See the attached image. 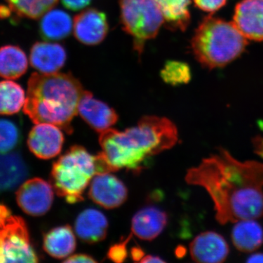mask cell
I'll return each mask as SVG.
<instances>
[{
    "label": "cell",
    "instance_id": "obj_1",
    "mask_svg": "<svg viewBox=\"0 0 263 263\" xmlns=\"http://www.w3.org/2000/svg\"><path fill=\"white\" fill-rule=\"evenodd\" d=\"M190 185L205 189L214 202L219 224L235 223L263 216V163L241 162L219 148L215 155L189 169L185 177Z\"/></svg>",
    "mask_w": 263,
    "mask_h": 263
},
{
    "label": "cell",
    "instance_id": "obj_2",
    "mask_svg": "<svg viewBox=\"0 0 263 263\" xmlns=\"http://www.w3.org/2000/svg\"><path fill=\"white\" fill-rule=\"evenodd\" d=\"M179 141L176 125L164 117L147 116L123 132L109 129L100 133L102 153L115 171L126 168L140 172L146 161L173 148Z\"/></svg>",
    "mask_w": 263,
    "mask_h": 263
},
{
    "label": "cell",
    "instance_id": "obj_3",
    "mask_svg": "<svg viewBox=\"0 0 263 263\" xmlns=\"http://www.w3.org/2000/svg\"><path fill=\"white\" fill-rule=\"evenodd\" d=\"M84 91L70 74L35 72L29 80L24 112L35 124H54L72 134L71 123Z\"/></svg>",
    "mask_w": 263,
    "mask_h": 263
},
{
    "label": "cell",
    "instance_id": "obj_4",
    "mask_svg": "<svg viewBox=\"0 0 263 263\" xmlns=\"http://www.w3.org/2000/svg\"><path fill=\"white\" fill-rule=\"evenodd\" d=\"M112 172L115 170L102 152L91 155L73 146L53 163L50 179L57 195L74 204L84 200L83 194L96 175Z\"/></svg>",
    "mask_w": 263,
    "mask_h": 263
},
{
    "label": "cell",
    "instance_id": "obj_5",
    "mask_svg": "<svg viewBox=\"0 0 263 263\" xmlns=\"http://www.w3.org/2000/svg\"><path fill=\"white\" fill-rule=\"evenodd\" d=\"M247 39L233 22L209 15L195 30L192 48L197 61L209 69L222 67L245 51Z\"/></svg>",
    "mask_w": 263,
    "mask_h": 263
},
{
    "label": "cell",
    "instance_id": "obj_6",
    "mask_svg": "<svg viewBox=\"0 0 263 263\" xmlns=\"http://www.w3.org/2000/svg\"><path fill=\"white\" fill-rule=\"evenodd\" d=\"M123 29L134 38L139 54L145 43L158 34L164 18L155 0H120Z\"/></svg>",
    "mask_w": 263,
    "mask_h": 263
},
{
    "label": "cell",
    "instance_id": "obj_7",
    "mask_svg": "<svg viewBox=\"0 0 263 263\" xmlns=\"http://www.w3.org/2000/svg\"><path fill=\"white\" fill-rule=\"evenodd\" d=\"M37 262L25 221L0 203V263Z\"/></svg>",
    "mask_w": 263,
    "mask_h": 263
},
{
    "label": "cell",
    "instance_id": "obj_8",
    "mask_svg": "<svg viewBox=\"0 0 263 263\" xmlns=\"http://www.w3.org/2000/svg\"><path fill=\"white\" fill-rule=\"evenodd\" d=\"M53 194L51 183L41 178H33L21 185L16 193V201L26 214L41 216L51 209Z\"/></svg>",
    "mask_w": 263,
    "mask_h": 263
},
{
    "label": "cell",
    "instance_id": "obj_9",
    "mask_svg": "<svg viewBox=\"0 0 263 263\" xmlns=\"http://www.w3.org/2000/svg\"><path fill=\"white\" fill-rule=\"evenodd\" d=\"M127 195L124 183L111 173L96 175L90 183L89 197L105 209L121 206L127 200Z\"/></svg>",
    "mask_w": 263,
    "mask_h": 263
},
{
    "label": "cell",
    "instance_id": "obj_10",
    "mask_svg": "<svg viewBox=\"0 0 263 263\" xmlns=\"http://www.w3.org/2000/svg\"><path fill=\"white\" fill-rule=\"evenodd\" d=\"M64 143L63 133L54 124L39 123L31 129L27 145L37 158L49 160L61 152Z\"/></svg>",
    "mask_w": 263,
    "mask_h": 263
},
{
    "label": "cell",
    "instance_id": "obj_11",
    "mask_svg": "<svg viewBox=\"0 0 263 263\" xmlns=\"http://www.w3.org/2000/svg\"><path fill=\"white\" fill-rule=\"evenodd\" d=\"M190 252L195 262L221 263L230 253L226 238L214 231H206L197 235L190 245Z\"/></svg>",
    "mask_w": 263,
    "mask_h": 263
},
{
    "label": "cell",
    "instance_id": "obj_12",
    "mask_svg": "<svg viewBox=\"0 0 263 263\" xmlns=\"http://www.w3.org/2000/svg\"><path fill=\"white\" fill-rule=\"evenodd\" d=\"M233 22L247 40L263 41V0H241L235 6Z\"/></svg>",
    "mask_w": 263,
    "mask_h": 263
},
{
    "label": "cell",
    "instance_id": "obj_13",
    "mask_svg": "<svg viewBox=\"0 0 263 263\" xmlns=\"http://www.w3.org/2000/svg\"><path fill=\"white\" fill-rule=\"evenodd\" d=\"M73 30L81 43L89 46L99 44L108 34L106 15L96 9L84 10L74 18Z\"/></svg>",
    "mask_w": 263,
    "mask_h": 263
},
{
    "label": "cell",
    "instance_id": "obj_14",
    "mask_svg": "<svg viewBox=\"0 0 263 263\" xmlns=\"http://www.w3.org/2000/svg\"><path fill=\"white\" fill-rule=\"evenodd\" d=\"M78 114L88 124L98 133L106 130L117 123L119 117L107 104L93 98L84 91L78 107Z\"/></svg>",
    "mask_w": 263,
    "mask_h": 263
},
{
    "label": "cell",
    "instance_id": "obj_15",
    "mask_svg": "<svg viewBox=\"0 0 263 263\" xmlns=\"http://www.w3.org/2000/svg\"><path fill=\"white\" fill-rule=\"evenodd\" d=\"M167 224V215L158 208H143L132 219V234L140 239L152 240L162 233Z\"/></svg>",
    "mask_w": 263,
    "mask_h": 263
},
{
    "label": "cell",
    "instance_id": "obj_16",
    "mask_svg": "<svg viewBox=\"0 0 263 263\" xmlns=\"http://www.w3.org/2000/svg\"><path fill=\"white\" fill-rule=\"evenodd\" d=\"M67 53L57 43L37 42L33 45L30 53L31 65L43 74L58 72L65 65Z\"/></svg>",
    "mask_w": 263,
    "mask_h": 263
},
{
    "label": "cell",
    "instance_id": "obj_17",
    "mask_svg": "<svg viewBox=\"0 0 263 263\" xmlns=\"http://www.w3.org/2000/svg\"><path fill=\"white\" fill-rule=\"evenodd\" d=\"M108 221L103 213L94 209H86L76 219L75 231L78 237L88 243H95L106 238Z\"/></svg>",
    "mask_w": 263,
    "mask_h": 263
},
{
    "label": "cell",
    "instance_id": "obj_18",
    "mask_svg": "<svg viewBox=\"0 0 263 263\" xmlns=\"http://www.w3.org/2000/svg\"><path fill=\"white\" fill-rule=\"evenodd\" d=\"M28 174V167L20 154L0 153V193L17 187Z\"/></svg>",
    "mask_w": 263,
    "mask_h": 263
},
{
    "label": "cell",
    "instance_id": "obj_19",
    "mask_svg": "<svg viewBox=\"0 0 263 263\" xmlns=\"http://www.w3.org/2000/svg\"><path fill=\"white\" fill-rule=\"evenodd\" d=\"M257 219H243L235 222L231 232L232 242L241 252H252L263 245V228Z\"/></svg>",
    "mask_w": 263,
    "mask_h": 263
},
{
    "label": "cell",
    "instance_id": "obj_20",
    "mask_svg": "<svg viewBox=\"0 0 263 263\" xmlns=\"http://www.w3.org/2000/svg\"><path fill=\"white\" fill-rule=\"evenodd\" d=\"M43 249L52 257L65 259L75 252L76 239L69 226L53 228L44 235Z\"/></svg>",
    "mask_w": 263,
    "mask_h": 263
},
{
    "label": "cell",
    "instance_id": "obj_21",
    "mask_svg": "<svg viewBox=\"0 0 263 263\" xmlns=\"http://www.w3.org/2000/svg\"><path fill=\"white\" fill-rule=\"evenodd\" d=\"M73 27L72 18L60 9L48 10L43 15L40 24L41 34L48 41H60L70 34Z\"/></svg>",
    "mask_w": 263,
    "mask_h": 263
},
{
    "label": "cell",
    "instance_id": "obj_22",
    "mask_svg": "<svg viewBox=\"0 0 263 263\" xmlns=\"http://www.w3.org/2000/svg\"><path fill=\"white\" fill-rule=\"evenodd\" d=\"M28 67V60L23 50L18 46L0 48V76L6 79H17L24 75Z\"/></svg>",
    "mask_w": 263,
    "mask_h": 263
},
{
    "label": "cell",
    "instance_id": "obj_23",
    "mask_svg": "<svg viewBox=\"0 0 263 263\" xmlns=\"http://www.w3.org/2000/svg\"><path fill=\"white\" fill-rule=\"evenodd\" d=\"M170 28L184 31L190 22L191 0H155Z\"/></svg>",
    "mask_w": 263,
    "mask_h": 263
},
{
    "label": "cell",
    "instance_id": "obj_24",
    "mask_svg": "<svg viewBox=\"0 0 263 263\" xmlns=\"http://www.w3.org/2000/svg\"><path fill=\"white\" fill-rule=\"evenodd\" d=\"M26 101L24 90L11 81H0V115L18 113Z\"/></svg>",
    "mask_w": 263,
    "mask_h": 263
},
{
    "label": "cell",
    "instance_id": "obj_25",
    "mask_svg": "<svg viewBox=\"0 0 263 263\" xmlns=\"http://www.w3.org/2000/svg\"><path fill=\"white\" fill-rule=\"evenodd\" d=\"M10 10L19 17L38 18L57 4L58 0H5Z\"/></svg>",
    "mask_w": 263,
    "mask_h": 263
},
{
    "label": "cell",
    "instance_id": "obj_26",
    "mask_svg": "<svg viewBox=\"0 0 263 263\" xmlns=\"http://www.w3.org/2000/svg\"><path fill=\"white\" fill-rule=\"evenodd\" d=\"M160 74L164 82L173 86L187 84L192 76L187 64L179 61L166 62Z\"/></svg>",
    "mask_w": 263,
    "mask_h": 263
},
{
    "label": "cell",
    "instance_id": "obj_27",
    "mask_svg": "<svg viewBox=\"0 0 263 263\" xmlns=\"http://www.w3.org/2000/svg\"><path fill=\"white\" fill-rule=\"evenodd\" d=\"M20 138L18 127L14 123L0 119V153H8L17 146Z\"/></svg>",
    "mask_w": 263,
    "mask_h": 263
},
{
    "label": "cell",
    "instance_id": "obj_28",
    "mask_svg": "<svg viewBox=\"0 0 263 263\" xmlns=\"http://www.w3.org/2000/svg\"><path fill=\"white\" fill-rule=\"evenodd\" d=\"M132 235L133 234L129 235V236L120 243H116L110 247L107 254L109 259L115 262H122L125 260L128 255L127 245L131 239Z\"/></svg>",
    "mask_w": 263,
    "mask_h": 263
},
{
    "label": "cell",
    "instance_id": "obj_29",
    "mask_svg": "<svg viewBox=\"0 0 263 263\" xmlns=\"http://www.w3.org/2000/svg\"><path fill=\"white\" fill-rule=\"evenodd\" d=\"M195 5L208 13H214L226 5L227 0H193Z\"/></svg>",
    "mask_w": 263,
    "mask_h": 263
},
{
    "label": "cell",
    "instance_id": "obj_30",
    "mask_svg": "<svg viewBox=\"0 0 263 263\" xmlns=\"http://www.w3.org/2000/svg\"><path fill=\"white\" fill-rule=\"evenodd\" d=\"M91 1V0H62L66 8L74 11L83 9L85 7L88 6Z\"/></svg>",
    "mask_w": 263,
    "mask_h": 263
},
{
    "label": "cell",
    "instance_id": "obj_31",
    "mask_svg": "<svg viewBox=\"0 0 263 263\" xmlns=\"http://www.w3.org/2000/svg\"><path fill=\"white\" fill-rule=\"evenodd\" d=\"M65 262H97L98 261L95 260L91 256L87 255V254H79L70 255L67 257V259L64 261Z\"/></svg>",
    "mask_w": 263,
    "mask_h": 263
},
{
    "label": "cell",
    "instance_id": "obj_32",
    "mask_svg": "<svg viewBox=\"0 0 263 263\" xmlns=\"http://www.w3.org/2000/svg\"><path fill=\"white\" fill-rule=\"evenodd\" d=\"M254 152L263 158V135L257 136L252 139Z\"/></svg>",
    "mask_w": 263,
    "mask_h": 263
},
{
    "label": "cell",
    "instance_id": "obj_33",
    "mask_svg": "<svg viewBox=\"0 0 263 263\" xmlns=\"http://www.w3.org/2000/svg\"><path fill=\"white\" fill-rule=\"evenodd\" d=\"M132 258L135 261H141V259L144 257V252L139 247H134L131 249Z\"/></svg>",
    "mask_w": 263,
    "mask_h": 263
},
{
    "label": "cell",
    "instance_id": "obj_34",
    "mask_svg": "<svg viewBox=\"0 0 263 263\" xmlns=\"http://www.w3.org/2000/svg\"><path fill=\"white\" fill-rule=\"evenodd\" d=\"M140 262H164V260L161 259L160 257H157V256L154 255H146L144 256L141 259Z\"/></svg>",
    "mask_w": 263,
    "mask_h": 263
},
{
    "label": "cell",
    "instance_id": "obj_35",
    "mask_svg": "<svg viewBox=\"0 0 263 263\" xmlns=\"http://www.w3.org/2000/svg\"><path fill=\"white\" fill-rule=\"evenodd\" d=\"M247 262H263V253H255L249 256Z\"/></svg>",
    "mask_w": 263,
    "mask_h": 263
}]
</instances>
